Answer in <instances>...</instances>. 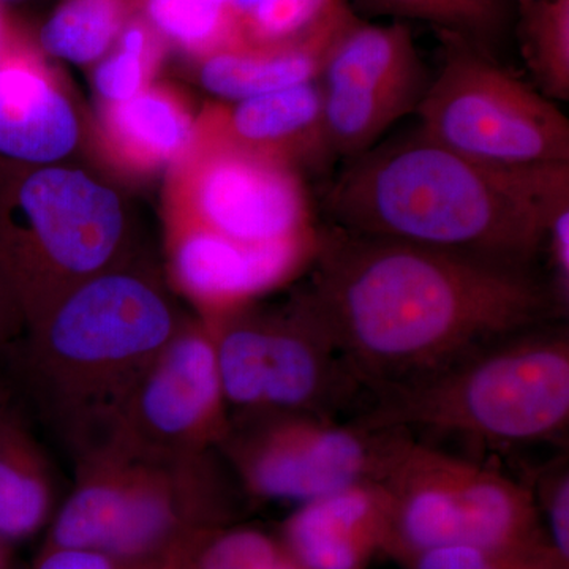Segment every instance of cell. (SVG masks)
<instances>
[{
	"label": "cell",
	"mask_w": 569,
	"mask_h": 569,
	"mask_svg": "<svg viewBox=\"0 0 569 569\" xmlns=\"http://www.w3.org/2000/svg\"><path fill=\"white\" fill-rule=\"evenodd\" d=\"M21 43H24V41H22L13 21L10 20L9 14L0 3V59L13 51L14 48L20 47Z\"/></svg>",
	"instance_id": "cell-32"
},
{
	"label": "cell",
	"mask_w": 569,
	"mask_h": 569,
	"mask_svg": "<svg viewBox=\"0 0 569 569\" xmlns=\"http://www.w3.org/2000/svg\"><path fill=\"white\" fill-rule=\"evenodd\" d=\"M318 84L395 97L418 107L429 81L406 24H367L355 18L329 48Z\"/></svg>",
	"instance_id": "cell-18"
},
{
	"label": "cell",
	"mask_w": 569,
	"mask_h": 569,
	"mask_svg": "<svg viewBox=\"0 0 569 569\" xmlns=\"http://www.w3.org/2000/svg\"><path fill=\"white\" fill-rule=\"evenodd\" d=\"M130 3L132 0H63L41 28V48L81 66L99 61L129 24Z\"/></svg>",
	"instance_id": "cell-22"
},
{
	"label": "cell",
	"mask_w": 569,
	"mask_h": 569,
	"mask_svg": "<svg viewBox=\"0 0 569 569\" xmlns=\"http://www.w3.org/2000/svg\"><path fill=\"white\" fill-rule=\"evenodd\" d=\"M26 329L24 316L17 296L7 282L6 276L0 271V356L22 336Z\"/></svg>",
	"instance_id": "cell-31"
},
{
	"label": "cell",
	"mask_w": 569,
	"mask_h": 569,
	"mask_svg": "<svg viewBox=\"0 0 569 569\" xmlns=\"http://www.w3.org/2000/svg\"><path fill=\"white\" fill-rule=\"evenodd\" d=\"M186 222L246 244L318 231L301 171L234 149L201 144L189 176Z\"/></svg>",
	"instance_id": "cell-12"
},
{
	"label": "cell",
	"mask_w": 569,
	"mask_h": 569,
	"mask_svg": "<svg viewBox=\"0 0 569 569\" xmlns=\"http://www.w3.org/2000/svg\"><path fill=\"white\" fill-rule=\"evenodd\" d=\"M201 144L277 160L290 167H320L336 159L329 149L318 81L239 100L212 112Z\"/></svg>",
	"instance_id": "cell-15"
},
{
	"label": "cell",
	"mask_w": 569,
	"mask_h": 569,
	"mask_svg": "<svg viewBox=\"0 0 569 569\" xmlns=\"http://www.w3.org/2000/svg\"><path fill=\"white\" fill-rule=\"evenodd\" d=\"M118 193L59 164L0 160V271L26 326L81 283L127 264Z\"/></svg>",
	"instance_id": "cell-6"
},
{
	"label": "cell",
	"mask_w": 569,
	"mask_h": 569,
	"mask_svg": "<svg viewBox=\"0 0 569 569\" xmlns=\"http://www.w3.org/2000/svg\"><path fill=\"white\" fill-rule=\"evenodd\" d=\"M107 129L118 151L141 167L181 159L198 137L189 112L152 89H142L127 102L110 104Z\"/></svg>",
	"instance_id": "cell-20"
},
{
	"label": "cell",
	"mask_w": 569,
	"mask_h": 569,
	"mask_svg": "<svg viewBox=\"0 0 569 569\" xmlns=\"http://www.w3.org/2000/svg\"><path fill=\"white\" fill-rule=\"evenodd\" d=\"M298 288L370 400L565 316L546 277L331 227ZM370 403V402H369Z\"/></svg>",
	"instance_id": "cell-1"
},
{
	"label": "cell",
	"mask_w": 569,
	"mask_h": 569,
	"mask_svg": "<svg viewBox=\"0 0 569 569\" xmlns=\"http://www.w3.org/2000/svg\"><path fill=\"white\" fill-rule=\"evenodd\" d=\"M163 563L167 569H305L276 531L236 520L194 531Z\"/></svg>",
	"instance_id": "cell-21"
},
{
	"label": "cell",
	"mask_w": 569,
	"mask_h": 569,
	"mask_svg": "<svg viewBox=\"0 0 569 569\" xmlns=\"http://www.w3.org/2000/svg\"><path fill=\"white\" fill-rule=\"evenodd\" d=\"M522 2H527V0H522Z\"/></svg>",
	"instance_id": "cell-36"
},
{
	"label": "cell",
	"mask_w": 569,
	"mask_h": 569,
	"mask_svg": "<svg viewBox=\"0 0 569 569\" xmlns=\"http://www.w3.org/2000/svg\"><path fill=\"white\" fill-rule=\"evenodd\" d=\"M163 569H167V568H164V563H163Z\"/></svg>",
	"instance_id": "cell-37"
},
{
	"label": "cell",
	"mask_w": 569,
	"mask_h": 569,
	"mask_svg": "<svg viewBox=\"0 0 569 569\" xmlns=\"http://www.w3.org/2000/svg\"><path fill=\"white\" fill-rule=\"evenodd\" d=\"M320 231L246 244L183 223L171 246V276L197 307L200 320L211 325L306 274L316 260Z\"/></svg>",
	"instance_id": "cell-13"
},
{
	"label": "cell",
	"mask_w": 569,
	"mask_h": 569,
	"mask_svg": "<svg viewBox=\"0 0 569 569\" xmlns=\"http://www.w3.org/2000/svg\"><path fill=\"white\" fill-rule=\"evenodd\" d=\"M391 529V497L381 481L298 505L276 531L305 569H369L383 557Z\"/></svg>",
	"instance_id": "cell-14"
},
{
	"label": "cell",
	"mask_w": 569,
	"mask_h": 569,
	"mask_svg": "<svg viewBox=\"0 0 569 569\" xmlns=\"http://www.w3.org/2000/svg\"><path fill=\"white\" fill-rule=\"evenodd\" d=\"M402 569H569L550 542L529 546H443L408 560Z\"/></svg>",
	"instance_id": "cell-26"
},
{
	"label": "cell",
	"mask_w": 569,
	"mask_h": 569,
	"mask_svg": "<svg viewBox=\"0 0 569 569\" xmlns=\"http://www.w3.org/2000/svg\"><path fill=\"white\" fill-rule=\"evenodd\" d=\"M443 44L417 108L427 138L493 167L569 163V122L552 100L477 48L449 37Z\"/></svg>",
	"instance_id": "cell-10"
},
{
	"label": "cell",
	"mask_w": 569,
	"mask_h": 569,
	"mask_svg": "<svg viewBox=\"0 0 569 569\" xmlns=\"http://www.w3.org/2000/svg\"><path fill=\"white\" fill-rule=\"evenodd\" d=\"M381 482L391 497L383 557L399 567L443 546L550 542L529 486L485 460L407 436Z\"/></svg>",
	"instance_id": "cell-8"
},
{
	"label": "cell",
	"mask_w": 569,
	"mask_h": 569,
	"mask_svg": "<svg viewBox=\"0 0 569 569\" xmlns=\"http://www.w3.org/2000/svg\"><path fill=\"white\" fill-rule=\"evenodd\" d=\"M32 569H163V563L116 559L99 550L41 546Z\"/></svg>",
	"instance_id": "cell-30"
},
{
	"label": "cell",
	"mask_w": 569,
	"mask_h": 569,
	"mask_svg": "<svg viewBox=\"0 0 569 569\" xmlns=\"http://www.w3.org/2000/svg\"><path fill=\"white\" fill-rule=\"evenodd\" d=\"M531 497L537 505L539 519L550 545L569 561V463L568 455L546 462L531 470L529 481Z\"/></svg>",
	"instance_id": "cell-29"
},
{
	"label": "cell",
	"mask_w": 569,
	"mask_h": 569,
	"mask_svg": "<svg viewBox=\"0 0 569 569\" xmlns=\"http://www.w3.org/2000/svg\"><path fill=\"white\" fill-rule=\"evenodd\" d=\"M356 418L425 443L459 441L471 451L567 447L568 328L553 321L503 337L380 392Z\"/></svg>",
	"instance_id": "cell-4"
},
{
	"label": "cell",
	"mask_w": 569,
	"mask_h": 569,
	"mask_svg": "<svg viewBox=\"0 0 569 569\" xmlns=\"http://www.w3.org/2000/svg\"><path fill=\"white\" fill-rule=\"evenodd\" d=\"M144 10L157 32L193 54L241 43L231 0H144Z\"/></svg>",
	"instance_id": "cell-24"
},
{
	"label": "cell",
	"mask_w": 569,
	"mask_h": 569,
	"mask_svg": "<svg viewBox=\"0 0 569 569\" xmlns=\"http://www.w3.org/2000/svg\"><path fill=\"white\" fill-rule=\"evenodd\" d=\"M407 433L359 418L291 411L230 415L217 447L239 492L261 503H307L381 481Z\"/></svg>",
	"instance_id": "cell-9"
},
{
	"label": "cell",
	"mask_w": 569,
	"mask_h": 569,
	"mask_svg": "<svg viewBox=\"0 0 569 569\" xmlns=\"http://www.w3.org/2000/svg\"><path fill=\"white\" fill-rule=\"evenodd\" d=\"M343 6V0H263L242 21L241 43L276 44L305 39Z\"/></svg>",
	"instance_id": "cell-27"
},
{
	"label": "cell",
	"mask_w": 569,
	"mask_h": 569,
	"mask_svg": "<svg viewBox=\"0 0 569 569\" xmlns=\"http://www.w3.org/2000/svg\"><path fill=\"white\" fill-rule=\"evenodd\" d=\"M10 397H13V395H11V388L0 378V402L10 399Z\"/></svg>",
	"instance_id": "cell-34"
},
{
	"label": "cell",
	"mask_w": 569,
	"mask_h": 569,
	"mask_svg": "<svg viewBox=\"0 0 569 569\" xmlns=\"http://www.w3.org/2000/svg\"><path fill=\"white\" fill-rule=\"evenodd\" d=\"M228 426L211 329L187 318L134 385L99 447L140 459H189L217 451Z\"/></svg>",
	"instance_id": "cell-11"
},
{
	"label": "cell",
	"mask_w": 569,
	"mask_h": 569,
	"mask_svg": "<svg viewBox=\"0 0 569 569\" xmlns=\"http://www.w3.org/2000/svg\"><path fill=\"white\" fill-rule=\"evenodd\" d=\"M3 2H6V0H0V3H3Z\"/></svg>",
	"instance_id": "cell-35"
},
{
	"label": "cell",
	"mask_w": 569,
	"mask_h": 569,
	"mask_svg": "<svg viewBox=\"0 0 569 569\" xmlns=\"http://www.w3.org/2000/svg\"><path fill=\"white\" fill-rule=\"evenodd\" d=\"M59 507L47 452L13 397L0 402V542L11 546L47 531Z\"/></svg>",
	"instance_id": "cell-19"
},
{
	"label": "cell",
	"mask_w": 569,
	"mask_h": 569,
	"mask_svg": "<svg viewBox=\"0 0 569 569\" xmlns=\"http://www.w3.org/2000/svg\"><path fill=\"white\" fill-rule=\"evenodd\" d=\"M355 18L346 3L305 39L276 44L238 43L212 52L201 63V86L220 99L239 102L318 81L329 48Z\"/></svg>",
	"instance_id": "cell-17"
},
{
	"label": "cell",
	"mask_w": 569,
	"mask_h": 569,
	"mask_svg": "<svg viewBox=\"0 0 569 569\" xmlns=\"http://www.w3.org/2000/svg\"><path fill=\"white\" fill-rule=\"evenodd\" d=\"M80 140V122L26 43L0 59V160L22 167L61 162Z\"/></svg>",
	"instance_id": "cell-16"
},
{
	"label": "cell",
	"mask_w": 569,
	"mask_h": 569,
	"mask_svg": "<svg viewBox=\"0 0 569 569\" xmlns=\"http://www.w3.org/2000/svg\"><path fill=\"white\" fill-rule=\"evenodd\" d=\"M186 320L156 277L123 264L63 296L6 356L73 459L107 440L134 385Z\"/></svg>",
	"instance_id": "cell-3"
},
{
	"label": "cell",
	"mask_w": 569,
	"mask_h": 569,
	"mask_svg": "<svg viewBox=\"0 0 569 569\" xmlns=\"http://www.w3.org/2000/svg\"><path fill=\"white\" fill-rule=\"evenodd\" d=\"M523 54L538 91L569 100V0H527Z\"/></svg>",
	"instance_id": "cell-25"
},
{
	"label": "cell",
	"mask_w": 569,
	"mask_h": 569,
	"mask_svg": "<svg viewBox=\"0 0 569 569\" xmlns=\"http://www.w3.org/2000/svg\"><path fill=\"white\" fill-rule=\"evenodd\" d=\"M383 13L436 26L441 36L463 41L496 58L507 32L501 0H372Z\"/></svg>",
	"instance_id": "cell-23"
},
{
	"label": "cell",
	"mask_w": 569,
	"mask_h": 569,
	"mask_svg": "<svg viewBox=\"0 0 569 569\" xmlns=\"http://www.w3.org/2000/svg\"><path fill=\"white\" fill-rule=\"evenodd\" d=\"M71 460L73 485L41 546L160 561L194 531L236 518L241 492L217 451L149 460L97 447Z\"/></svg>",
	"instance_id": "cell-5"
},
{
	"label": "cell",
	"mask_w": 569,
	"mask_h": 569,
	"mask_svg": "<svg viewBox=\"0 0 569 569\" xmlns=\"http://www.w3.org/2000/svg\"><path fill=\"white\" fill-rule=\"evenodd\" d=\"M230 415L358 417L370 395L305 296L253 302L208 325Z\"/></svg>",
	"instance_id": "cell-7"
},
{
	"label": "cell",
	"mask_w": 569,
	"mask_h": 569,
	"mask_svg": "<svg viewBox=\"0 0 569 569\" xmlns=\"http://www.w3.org/2000/svg\"><path fill=\"white\" fill-rule=\"evenodd\" d=\"M119 37V50L100 62L93 73L97 92L110 104L127 102L144 89L153 58L151 32L141 22H129Z\"/></svg>",
	"instance_id": "cell-28"
},
{
	"label": "cell",
	"mask_w": 569,
	"mask_h": 569,
	"mask_svg": "<svg viewBox=\"0 0 569 569\" xmlns=\"http://www.w3.org/2000/svg\"><path fill=\"white\" fill-rule=\"evenodd\" d=\"M568 198L569 163L493 167L417 129L348 159L323 208L331 227L353 233L533 268Z\"/></svg>",
	"instance_id": "cell-2"
},
{
	"label": "cell",
	"mask_w": 569,
	"mask_h": 569,
	"mask_svg": "<svg viewBox=\"0 0 569 569\" xmlns=\"http://www.w3.org/2000/svg\"><path fill=\"white\" fill-rule=\"evenodd\" d=\"M0 569H13L10 559V548L3 545V542H0Z\"/></svg>",
	"instance_id": "cell-33"
}]
</instances>
